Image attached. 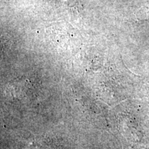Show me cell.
Here are the masks:
<instances>
[{
    "mask_svg": "<svg viewBox=\"0 0 149 149\" xmlns=\"http://www.w3.org/2000/svg\"><path fill=\"white\" fill-rule=\"evenodd\" d=\"M148 19H149V10H148Z\"/></svg>",
    "mask_w": 149,
    "mask_h": 149,
    "instance_id": "6da1fadb",
    "label": "cell"
}]
</instances>
